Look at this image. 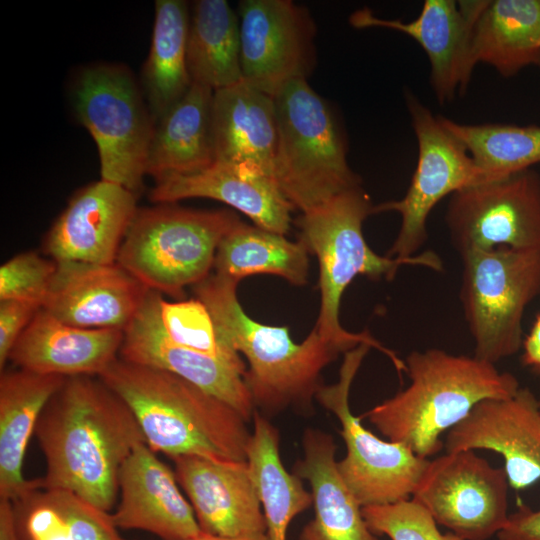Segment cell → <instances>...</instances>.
I'll return each instance as SVG.
<instances>
[{"label":"cell","mask_w":540,"mask_h":540,"mask_svg":"<svg viewBox=\"0 0 540 540\" xmlns=\"http://www.w3.org/2000/svg\"><path fill=\"white\" fill-rule=\"evenodd\" d=\"M35 435L46 461L40 488L70 491L110 512L120 470L145 442L128 405L99 377H66L38 420Z\"/></svg>","instance_id":"1"},{"label":"cell","mask_w":540,"mask_h":540,"mask_svg":"<svg viewBox=\"0 0 540 540\" xmlns=\"http://www.w3.org/2000/svg\"><path fill=\"white\" fill-rule=\"evenodd\" d=\"M99 378L128 405L155 453L246 461L247 421L198 386L120 357Z\"/></svg>","instance_id":"2"},{"label":"cell","mask_w":540,"mask_h":540,"mask_svg":"<svg viewBox=\"0 0 540 540\" xmlns=\"http://www.w3.org/2000/svg\"><path fill=\"white\" fill-rule=\"evenodd\" d=\"M410 384L364 413L388 440L428 459L444 447L441 436L486 399L513 396L517 378L475 356L442 349L412 351L405 360Z\"/></svg>","instance_id":"3"},{"label":"cell","mask_w":540,"mask_h":540,"mask_svg":"<svg viewBox=\"0 0 540 540\" xmlns=\"http://www.w3.org/2000/svg\"><path fill=\"white\" fill-rule=\"evenodd\" d=\"M238 283L211 272L192 289L208 308L221 341L245 356L244 382L254 406L267 413L309 406L322 386V370L344 351L314 329L296 343L288 327L255 321L239 302Z\"/></svg>","instance_id":"4"},{"label":"cell","mask_w":540,"mask_h":540,"mask_svg":"<svg viewBox=\"0 0 540 540\" xmlns=\"http://www.w3.org/2000/svg\"><path fill=\"white\" fill-rule=\"evenodd\" d=\"M369 195L362 186L345 190L296 220L299 241L319 263L321 304L314 330L339 346L344 353L367 344L386 355L401 376L405 361L383 346L368 332L353 333L339 321L341 299L346 288L359 275L373 280H391L405 265L423 266L435 271L443 268L440 257L426 251L410 258L381 256L367 244L362 227L373 214Z\"/></svg>","instance_id":"5"},{"label":"cell","mask_w":540,"mask_h":540,"mask_svg":"<svg viewBox=\"0 0 540 540\" xmlns=\"http://www.w3.org/2000/svg\"><path fill=\"white\" fill-rule=\"evenodd\" d=\"M278 139L273 180L294 209L307 212L361 186L347 161V145L329 103L294 80L274 96Z\"/></svg>","instance_id":"6"},{"label":"cell","mask_w":540,"mask_h":540,"mask_svg":"<svg viewBox=\"0 0 540 540\" xmlns=\"http://www.w3.org/2000/svg\"><path fill=\"white\" fill-rule=\"evenodd\" d=\"M228 209L196 210L175 203L138 209L116 263L149 290L178 300L212 271L222 238L240 222Z\"/></svg>","instance_id":"7"},{"label":"cell","mask_w":540,"mask_h":540,"mask_svg":"<svg viewBox=\"0 0 540 540\" xmlns=\"http://www.w3.org/2000/svg\"><path fill=\"white\" fill-rule=\"evenodd\" d=\"M461 258L460 301L474 356L495 365L522 347L524 312L540 296V250L498 247Z\"/></svg>","instance_id":"8"},{"label":"cell","mask_w":540,"mask_h":540,"mask_svg":"<svg viewBox=\"0 0 540 540\" xmlns=\"http://www.w3.org/2000/svg\"><path fill=\"white\" fill-rule=\"evenodd\" d=\"M71 99L76 118L96 143L101 179L138 195L154 119L132 73L119 64L87 66L74 80Z\"/></svg>","instance_id":"9"},{"label":"cell","mask_w":540,"mask_h":540,"mask_svg":"<svg viewBox=\"0 0 540 540\" xmlns=\"http://www.w3.org/2000/svg\"><path fill=\"white\" fill-rule=\"evenodd\" d=\"M370 348L361 344L346 352L338 382L322 385L315 396L340 422L346 455L338 471L362 508L410 499L429 462L402 443L377 437L352 413L350 388Z\"/></svg>","instance_id":"10"},{"label":"cell","mask_w":540,"mask_h":540,"mask_svg":"<svg viewBox=\"0 0 540 540\" xmlns=\"http://www.w3.org/2000/svg\"><path fill=\"white\" fill-rule=\"evenodd\" d=\"M406 102L418 143L416 168L403 198L373 207V214L392 211L401 216L399 232L386 254L398 258L417 255L428 238V216L443 198L482 183L473 158L438 115L411 93Z\"/></svg>","instance_id":"11"},{"label":"cell","mask_w":540,"mask_h":540,"mask_svg":"<svg viewBox=\"0 0 540 540\" xmlns=\"http://www.w3.org/2000/svg\"><path fill=\"white\" fill-rule=\"evenodd\" d=\"M509 487L504 468L462 450L429 460L411 499L463 540H488L508 521Z\"/></svg>","instance_id":"12"},{"label":"cell","mask_w":540,"mask_h":540,"mask_svg":"<svg viewBox=\"0 0 540 540\" xmlns=\"http://www.w3.org/2000/svg\"><path fill=\"white\" fill-rule=\"evenodd\" d=\"M445 222L460 255L498 247L540 250V175L526 169L450 196Z\"/></svg>","instance_id":"13"},{"label":"cell","mask_w":540,"mask_h":540,"mask_svg":"<svg viewBox=\"0 0 540 540\" xmlns=\"http://www.w3.org/2000/svg\"><path fill=\"white\" fill-rule=\"evenodd\" d=\"M238 15L244 82L274 96L294 80H308L317 62V25L306 6L243 0Z\"/></svg>","instance_id":"14"},{"label":"cell","mask_w":540,"mask_h":540,"mask_svg":"<svg viewBox=\"0 0 540 540\" xmlns=\"http://www.w3.org/2000/svg\"><path fill=\"white\" fill-rule=\"evenodd\" d=\"M486 0H425L410 21L378 17L368 7L354 11L349 23L356 29L385 28L414 39L430 63V85L440 103L463 92L474 69L470 59L471 32Z\"/></svg>","instance_id":"15"},{"label":"cell","mask_w":540,"mask_h":540,"mask_svg":"<svg viewBox=\"0 0 540 540\" xmlns=\"http://www.w3.org/2000/svg\"><path fill=\"white\" fill-rule=\"evenodd\" d=\"M447 453L490 450L504 459L510 487L519 491L540 480V403L529 388L479 402L447 432Z\"/></svg>","instance_id":"16"},{"label":"cell","mask_w":540,"mask_h":540,"mask_svg":"<svg viewBox=\"0 0 540 540\" xmlns=\"http://www.w3.org/2000/svg\"><path fill=\"white\" fill-rule=\"evenodd\" d=\"M162 296L148 290L135 317L124 330L119 357L176 374L229 404L246 421L252 419L256 408L244 382L245 371L173 342L160 319Z\"/></svg>","instance_id":"17"},{"label":"cell","mask_w":540,"mask_h":540,"mask_svg":"<svg viewBox=\"0 0 540 540\" xmlns=\"http://www.w3.org/2000/svg\"><path fill=\"white\" fill-rule=\"evenodd\" d=\"M137 196L102 179L81 188L47 232L43 250L56 262L116 263L138 210Z\"/></svg>","instance_id":"18"},{"label":"cell","mask_w":540,"mask_h":540,"mask_svg":"<svg viewBox=\"0 0 540 540\" xmlns=\"http://www.w3.org/2000/svg\"><path fill=\"white\" fill-rule=\"evenodd\" d=\"M148 290L118 263L60 261L42 308L74 327L124 331Z\"/></svg>","instance_id":"19"},{"label":"cell","mask_w":540,"mask_h":540,"mask_svg":"<svg viewBox=\"0 0 540 540\" xmlns=\"http://www.w3.org/2000/svg\"><path fill=\"white\" fill-rule=\"evenodd\" d=\"M175 475L202 533L240 537L267 532L265 516L246 461L201 456L171 458Z\"/></svg>","instance_id":"20"},{"label":"cell","mask_w":540,"mask_h":540,"mask_svg":"<svg viewBox=\"0 0 540 540\" xmlns=\"http://www.w3.org/2000/svg\"><path fill=\"white\" fill-rule=\"evenodd\" d=\"M175 472L146 442L138 443L119 475V496L111 513L118 529L149 532L161 540H190L202 531Z\"/></svg>","instance_id":"21"},{"label":"cell","mask_w":540,"mask_h":540,"mask_svg":"<svg viewBox=\"0 0 540 540\" xmlns=\"http://www.w3.org/2000/svg\"><path fill=\"white\" fill-rule=\"evenodd\" d=\"M211 125L215 162L273 179L278 139L273 96L243 80L215 90Z\"/></svg>","instance_id":"22"},{"label":"cell","mask_w":540,"mask_h":540,"mask_svg":"<svg viewBox=\"0 0 540 540\" xmlns=\"http://www.w3.org/2000/svg\"><path fill=\"white\" fill-rule=\"evenodd\" d=\"M124 331L85 329L63 323L43 308L12 348L19 369L46 375L99 377L119 358Z\"/></svg>","instance_id":"23"},{"label":"cell","mask_w":540,"mask_h":540,"mask_svg":"<svg viewBox=\"0 0 540 540\" xmlns=\"http://www.w3.org/2000/svg\"><path fill=\"white\" fill-rule=\"evenodd\" d=\"M149 198L158 204L189 198L217 200L246 215L254 225L284 235L290 230L294 210L272 178L218 162L198 173L156 181Z\"/></svg>","instance_id":"24"},{"label":"cell","mask_w":540,"mask_h":540,"mask_svg":"<svg viewBox=\"0 0 540 540\" xmlns=\"http://www.w3.org/2000/svg\"><path fill=\"white\" fill-rule=\"evenodd\" d=\"M66 377L17 369L0 376V499L16 501L40 488L23 475L24 457L42 411Z\"/></svg>","instance_id":"25"},{"label":"cell","mask_w":540,"mask_h":540,"mask_svg":"<svg viewBox=\"0 0 540 540\" xmlns=\"http://www.w3.org/2000/svg\"><path fill=\"white\" fill-rule=\"evenodd\" d=\"M302 445L304 457L296 461L293 473L311 486L314 518L304 526L298 540H378L339 474L332 436L307 429Z\"/></svg>","instance_id":"26"},{"label":"cell","mask_w":540,"mask_h":540,"mask_svg":"<svg viewBox=\"0 0 540 540\" xmlns=\"http://www.w3.org/2000/svg\"><path fill=\"white\" fill-rule=\"evenodd\" d=\"M213 92L192 82L187 92L154 122L146 175L155 182L168 176L198 173L215 163Z\"/></svg>","instance_id":"27"},{"label":"cell","mask_w":540,"mask_h":540,"mask_svg":"<svg viewBox=\"0 0 540 540\" xmlns=\"http://www.w3.org/2000/svg\"><path fill=\"white\" fill-rule=\"evenodd\" d=\"M470 59L503 77L540 67V0L486 1L472 27Z\"/></svg>","instance_id":"28"},{"label":"cell","mask_w":540,"mask_h":540,"mask_svg":"<svg viewBox=\"0 0 540 540\" xmlns=\"http://www.w3.org/2000/svg\"><path fill=\"white\" fill-rule=\"evenodd\" d=\"M12 503L21 540H126L111 512L67 490L36 488Z\"/></svg>","instance_id":"29"},{"label":"cell","mask_w":540,"mask_h":540,"mask_svg":"<svg viewBox=\"0 0 540 540\" xmlns=\"http://www.w3.org/2000/svg\"><path fill=\"white\" fill-rule=\"evenodd\" d=\"M189 21L186 2L155 1L151 46L140 79V87L154 122L192 84L186 62Z\"/></svg>","instance_id":"30"},{"label":"cell","mask_w":540,"mask_h":540,"mask_svg":"<svg viewBox=\"0 0 540 540\" xmlns=\"http://www.w3.org/2000/svg\"><path fill=\"white\" fill-rule=\"evenodd\" d=\"M246 447V462L255 485L271 540H286L291 521L313 504L308 492L280 457L278 430L257 410Z\"/></svg>","instance_id":"31"},{"label":"cell","mask_w":540,"mask_h":540,"mask_svg":"<svg viewBox=\"0 0 540 540\" xmlns=\"http://www.w3.org/2000/svg\"><path fill=\"white\" fill-rule=\"evenodd\" d=\"M186 62L192 82L213 91L243 80L239 17L225 0L194 2Z\"/></svg>","instance_id":"32"},{"label":"cell","mask_w":540,"mask_h":540,"mask_svg":"<svg viewBox=\"0 0 540 540\" xmlns=\"http://www.w3.org/2000/svg\"><path fill=\"white\" fill-rule=\"evenodd\" d=\"M213 272L240 282L255 274L276 275L294 286L307 283L309 251L301 241L240 221L220 241Z\"/></svg>","instance_id":"33"},{"label":"cell","mask_w":540,"mask_h":540,"mask_svg":"<svg viewBox=\"0 0 540 540\" xmlns=\"http://www.w3.org/2000/svg\"><path fill=\"white\" fill-rule=\"evenodd\" d=\"M438 117L467 149L481 172L482 182L499 180L540 163V126L465 124Z\"/></svg>","instance_id":"34"},{"label":"cell","mask_w":540,"mask_h":540,"mask_svg":"<svg viewBox=\"0 0 540 540\" xmlns=\"http://www.w3.org/2000/svg\"><path fill=\"white\" fill-rule=\"evenodd\" d=\"M160 319L173 342L222 359L246 372L241 355L221 341L208 308L198 298L168 302L162 296Z\"/></svg>","instance_id":"35"},{"label":"cell","mask_w":540,"mask_h":540,"mask_svg":"<svg viewBox=\"0 0 540 540\" xmlns=\"http://www.w3.org/2000/svg\"><path fill=\"white\" fill-rule=\"evenodd\" d=\"M362 514L375 535H385L390 540H463L452 532H440L429 512L411 498L363 507Z\"/></svg>","instance_id":"36"},{"label":"cell","mask_w":540,"mask_h":540,"mask_svg":"<svg viewBox=\"0 0 540 540\" xmlns=\"http://www.w3.org/2000/svg\"><path fill=\"white\" fill-rule=\"evenodd\" d=\"M57 262L28 251L0 267V300H19L42 308Z\"/></svg>","instance_id":"37"},{"label":"cell","mask_w":540,"mask_h":540,"mask_svg":"<svg viewBox=\"0 0 540 540\" xmlns=\"http://www.w3.org/2000/svg\"><path fill=\"white\" fill-rule=\"evenodd\" d=\"M36 305L19 300H0V369L3 371L15 343L37 311Z\"/></svg>","instance_id":"38"},{"label":"cell","mask_w":540,"mask_h":540,"mask_svg":"<svg viewBox=\"0 0 540 540\" xmlns=\"http://www.w3.org/2000/svg\"><path fill=\"white\" fill-rule=\"evenodd\" d=\"M496 536L497 540H540V508L520 504Z\"/></svg>","instance_id":"39"},{"label":"cell","mask_w":540,"mask_h":540,"mask_svg":"<svg viewBox=\"0 0 540 540\" xmlns=\"http://www.w3.org/2000/svg\"><path fill=\"white\" fill-rule=\"evenodd\" d=\"M522 363L540 374V314L537 316L529 334L523 340Z\"/></svg>","instance_id":"40"},{"label":"cell","mask_w":540,"mask_h":540,"mask_svg":"<svg viewBox=\"0 0 540 540\" xmlns=\"http://www.w3.org/2000/svg\"><path fill=\"white\" fill-rule=\"evenodd\" d=\"M0 540H21L12 501L0 499Z\"/></svg>","instance_id":"41"},{"label":"cell","mask_w":540,"mask_h":540,"mask_svg":"<svg viewBox=\"0 0 540 540\" xmlns=\"http://www.w3.org/2000/svg\"><path fill=\"white\" fill-rule=\"evenodd\" d=\"M190 540H271L267 533H260L254 535L240 536V537H218L205 533H201L199 536Z\"/></svg>","instance_id":"42"},{"label":"cell","mask_w":540,"mask_h":540,"mask_svg":"<svg viewBox=\"0 0 540 540\" xmlns=\"http://www.w3.org/2000/svg\"><path fill=\"white\" fill-rule=\"evenodd\" d=\"M539 403H540V399H539Z\"/></svg>","instance_id":"43"}]
</instances>
